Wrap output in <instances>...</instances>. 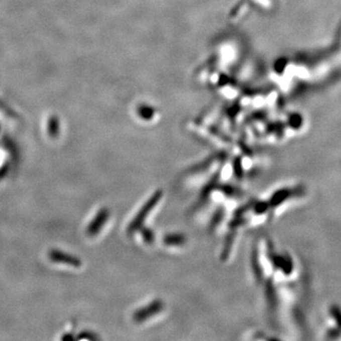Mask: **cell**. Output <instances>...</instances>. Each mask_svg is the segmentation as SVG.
Segmentation results:
<instances>
[{
  "instance_id": "obj_1",
  "label": "cell",
  "mask_w": 341,
  "mask_h": 341,
  "mask_svg": "<svg viewBox=\"0 0 341 341\" xmlns=\"http://www.w3.org/2000/svg\"><path fill=\"white\" fill-rule=\"evenodd\" d=\"M49 257L50 261L58 264H65L68 266H73V267H80L82 265L81 260L75 257L69 253H66L63 251H59L57 250H50L49 253Z\"/></svg>"
},
{
  "instance_id": "obj_2",
  "label": "cell",
  "mask_w": 341,
  "mask_h": 341,
  "mask_svg": "<svg viewBox=\"0 0 341 341\" xmlns=\"http://www.w3.org/2000/svg\"><path fill=\"white\" fill-rule=\"evenodd\" d=\"M109 216V210L107 208H101L100 211H98L97 215L94 217L93 221L88 225L86 229V233L89 236H95L97 233L100 232L104 225V223L107 221Z\"/></svg>"
}]
</instances>
